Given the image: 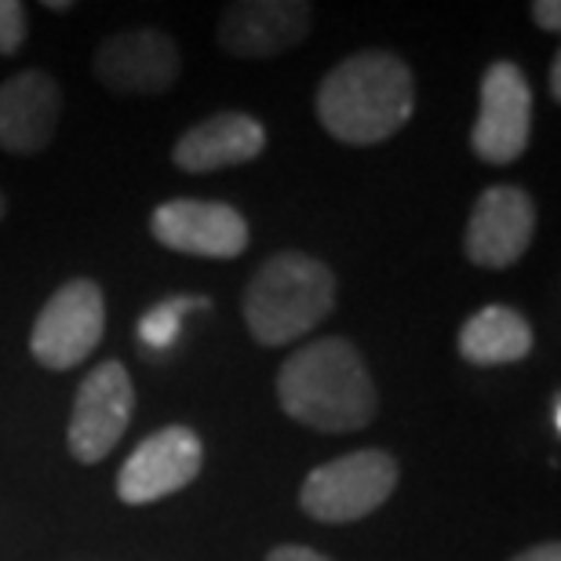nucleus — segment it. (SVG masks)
Returning <instances> with one entry per match:
<instances>
[{
	"label": "nucleus",
	"instance_id": "21",
	"mask_svg": "<svg viewBox=\"0 0 561 561\" xmlns=\"http://www.w3.org/2000/svg\"><path fill=\"white\" fill-rule=\"evenodd\" d=\"M551 99H554V103H561V55L558 51L551 59Z\"/></svg>",
	"mask_w": 561,
	"mask_h": 561
},
{
	"label": "nucleus",
	"instance_id": "10",
	"mask_svg": "<svg viewBox=\"0 0 561 561\" xmlns=\"http://www.w3.org/2000/svg\"><path fill=\"white\" fill-rule=\"evenodd\" d=\"M92 66L114 95H164L183 73V55L161 30H125L99 44Z\"/></svg>",
	"mask_w": 561,
	"mask_h": 561
},
{
	"label": "nucleus",
	"instance_id": "2",
	"mask_svg": "<svg viewBox=\"0 0 561 561\" xmlns=\"http://www.w3.org/2000/svg\"><path fill=\"white\" fill-rule=\"evenodd\" d=\"M313 110L335 142L379 146L409 125L416 110V81L398 55L357 51L324 73Z\"/></svg>",
	"mask_w": 561,
	"mask_h": 561
},
{
	"label": "nucleus",
	"instance_id": "17",
	"mask_svg": "<svg viewBox=\"0 0 561 561\" xmlns=\"http://www.w3.org/2000/svg\"><path fill=\"white\" fill-rule=\"evenodd\" d=\"M30 33V11L19 0H0V55L15 59Z\"/></svg>",
	"mask_w": 561,
	"mask_h": 561
},
{
	"label": "nucleus",
	"instance_id": "14",
	"mask_svg": "<svg viewBox=\"0 0 561 561\" xmlns=\"http://www.w3.org/2000/svg\"><path fill=\"white\" fill-rule=\"evenodd\" d=\"M266 150V128L249 114L227 110L186 128L172 146V164L186 175H208L219 168L255 161Z\"/></svg>",
	"mask_w": 561,
	"mask_h": 561
},
{
	"label": "nucleus",
	"instance_id": "9",
	"mask_svg": "<svg viewBox=\"0 0 561 561\" xmlns=\"http://www.w3.org/2000/svg\"><path fill=\"white\" fill-rule=\"evenodd\" d=\"M150 233L164 249L197 260H238L249 249V219L222 201H164L153 208Z\"/></svg>",
	"mask_w": 561,
	"mask_h": 561
},
{
	"label": "nucleus",
	"instance_id": "3",
	"mask_svg": "<svg viewBox=\"0 0 561 561\" xmlns=\"http://www.w3.org/2000/svg\"><path fill=\"white\" fill-rule=\"evenodd\" d=\"M335 307V274L313 255H271L244 288L241 313L252 340L263 346L296 343Z\"/></svg>",
	"mask_w": 561,
	"mask_h": 561
},
{
	"label": "nucleus",
	"instance_id": "13",
	"mask_svg": "<svg viewBox=\"0 0 561 561\" xmlns=\"http://www.w3.org/2000/svg\"><path fill=\"white\" fill-rule=\"evenodd\" d=\"M62 114V88L51 73L22 70L0 84V150L33 157L48 150Z\"/></svg>",
	"mask_w": 561,
	"mask_h": 561
},
{
	"label": "nucleus",
	"instance_id": "23",
	"mask_svg": "<svg viewBox=\"0 0 561 561\" xmlns=\"http://www.w3.org/2000/svg\"><path fill=\"white\" fill-rule=\"evenodd\" d=\"M44 8H48V11H73L70 0H44Z\"/></svg>",
	"mask_w": 561,
	"mask_h": 561
},
{
	"label": "nucleus",
	"instance_id": "19",
	"mask_svg": "<svg viewBox=\"0 0 561 561\" xmlns=\"http://www.w3.org/2000/svg\"><path fill=\"white\" fill-rule=\"evenodd\" d=\"M266 561H332V558H324L321 551H313V547L285 543V547H277V551H271Z\"/></svg>",
	"mask_w": 561,
	"mask_h": 561
},
{
	"label": "nucleus",
	"instance_id": "16",
	"mask_svg": "<svg viewBox=\"0 0 561 561\" xmlns=\"http://www.w3.org/2000/svg\"><path fill=\"white\" fill-rule=\"evenodd\" d=\"M194 307H208V299H194V296H179V299H164L157 302L153 310L142 313V321L136 324V340L146 346V351L161 354L175 343L179 335V318L190 313Z\"/></svg>",
	"mask_w": 561,
	"mask_h": 561
},
{
	"label": "nucleus",
	"instance_id": "4",
	"mask_svg": "<svg viewBox=\"0 0 561 561\" xmlns=\"http://www.w3.org/2000/svg\"><path fill=\"white\" fill-rule=\"evenodd\" d=\"M398 489V459L383 448H357L332 463L310 470L299 492V507L313 522L351 525L368 518Z\"/></svg>",
	"mask_w": 561,
	"mask_h": 561
},
{
	"label": "nucleus",
	"instance_id": "22",
	"mask_svg": "<svg viewBox=\"0 0 561 561\" xmlns=\"http://www.w3.org/2000/svg\"><path fill=\"white\" fill-rule=\"evenodd\" d=\"M551 420H554V434H561V398L558 394L551 401Z\"/></svg>",
	"mask_w": 561,
	"mask_h": 561
},
{
	"label": "nucleus",
	"instance_id": "7",
	"mask_svg": "<svg viewBox=\"0 0 561 561\" xmlns=\"http://www.w3.org/2000/svg\"><path fill=\"white\" fill-rule=\"evenodd\" d=\"M533 88L518 62H492L481 73V106L470 146L489 164H514L529 150Z\"/></svg>",
	"mask_w": 561,
	"mask_h": 561
},
{
	"label": "nucleus",
	"instance_id": "15",
	"mask_svg": "<svg viewBox=\"0 0 561 561\" xmlns=\"http://www.w3.org/2000/svg\"><path fill=\"white\" fill-rule=\"evenodd\" d=\"M533 324L522 318L518 310L503 307V302H489L456 335V351L470 365H514L533 354Z\"/></svg>",
	"mask_w": 561,
	"mask_h": 561
},
{
	"label": "nucleus",
	"instance_id": "24",
	"mask_svg": "<svg viewBox=\"0 0 561 561\" xmlns=\"http://www.w3.org/2000/svg\"><path fill=\"white\" fill-rule=\"evenodd\" d=\"M4 211H8V205H4V194H0V219H4Z\"/></svg>",
	"mask_w": 561,
	"mask_h": 561
},
{
	"label": "nucleus",
	"instance_id": "18",
	"mask_svg": "<svg viewBox=\"0 0 561 561\" xmlns=\"http://www.w3.org/2000/svg\"><path fill=\"white\" fill-rule=\"evenodd\" d=\"M533 22L540 30H547V33H558L561 30V4H558V0H536V4H533Z\"/></svg>",
	"mask_w": 561,
	"mask_h": 561
},
{
	"label": "nucleus",
	"instance_id": "1",
	"mask_svg": "<svg viewBox=\"0 0 561 561\" xmlns=\"http://www.w3.org/2000/svg\"><path fill=\"white\" fill-rule=\"evenodd\" d=\"M277 405L310 431L351 434L376 420L379 398L362 351L343 335H324L285 357Z\"/></svg>",
	"mask_w": 561,
	"mask_h": 561
},
{
	"label": "nucleus",
	"instance_id": "8",
	"mask_svg": "<svg viewBox=\"0 0 561 561\" xmlns=\"http://www.w3.org/2000/svg\"><path fill=\"white\" fill-rule=\"evenodd\" d=\"M201 467H205L201 437L183 423L161 426L125 459V467L117 474V496L121 503H131V507L175 496L201 474Z\"/></svg>",
	"mask_w": 561,
	"mask_h": 561
},
{
	"label": "nucleus",
	"instance_id": "6",
	"mask_svg": "<svg viewBox=\"0 0 561 561\" xmlns=\"http://www.w3.org/2000/svg\"><path fill=\"white\" fill-rule=\"evenodd\" d=\"M131 412H136V387L121 362H103L81 379L70 412V456L92 467L106 459L125 437Z\"/></svg>",
	"mask_w": 561,
	"mask_h": 561
},
{
	"label": "nucleus",
	"instance_id": "20",
	"mask_svg": "<svg viewBox=\"0 0 561 561\" xmlns=\"http://www.w3.org/2000/svg\"><path fill=\"white\" fill-rule=\"evenodd\" d=\"M511 561H561V547L558 543H540V547L522 551L518 558H511Z\"/></svg>",
	"mask_w": 561,
	"mask_h": 561
},
{
	"label": "nucleus",
	"instance_id": "5",
	"mask_svg": "<svg viewBox=\"0 0 561 561\" xmlns=\"http://www.w3.org/2000/svg\"><path fill=\"white\" fill-rule=\"evenodd\" d=\"M103 332H106L103 288L88 277H73L59 291H51V299L41 307L37 321H33L30 354L37 357L41 368L66 373V368L81 365L103 343Z\"/></svg>",
	"mask_w": 561,
	"mask_h": 561
},
{
	"label": "nucleus",
	"instance_id": "11",
	"mask_svg": "<svg viewBox=\"0 0 561 561\" xmlns=\"http://www.w3.org/2000/svg\"><path fill=\"white\" fill-rule=\"evenodd\" d=\"M536 238V201L522 186L500 183L481 190L467 219V260L485 271H507Z\"/></svg>",
	"mask_w": 561,
	"mask_h": 561
},
{
	"label": "nucleus",
	"instance_id": "12",
	"mask_svg": "<svg viewBox=\"0 0 561 561\" xmlns=\"http://www.w3.org/2000/svg\"><path fill=\"white\" fill-rule=\"evenodd\" d=\"M313 30L307 0H238L222 8L216 41L230 59H277Z\"/></svg>",
	"mask_w": 561,
	"mask_h": 561
}]
</instances>
